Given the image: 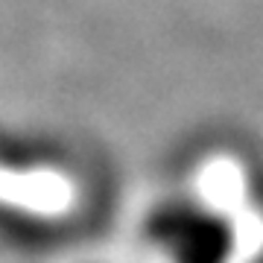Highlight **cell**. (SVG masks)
Masks as SVG:
<instances>
[{
    "label": "cell",
    "mask_w": 263,
    "mask_h": 263,
    "mask_svg": "<svg viewBox=\"0 0 263 263\" xmlns=\"http://www.w3.org/2000/svg\"><path fill=\"white\" fill-rule=\"evenodd\" d=\"M143 240L167 263H234L240 234L231 214L196 196H164L143 214Z\"/></svg>",
    "instance_id": "cell-1"
}]
</instances>
